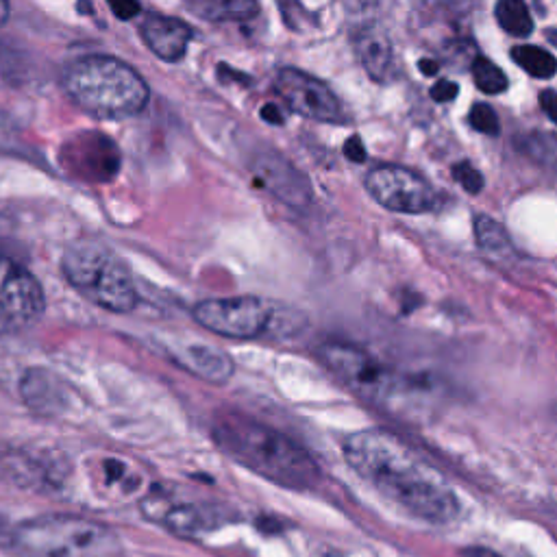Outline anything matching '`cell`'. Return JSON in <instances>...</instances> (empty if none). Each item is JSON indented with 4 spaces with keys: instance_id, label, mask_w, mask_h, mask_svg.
I'll use <instances>...</instances> for the list:
<instances>
[{
    "instance_id": "cell-1",
    "label": "cell",
    "mask_w": 557,
    "mask_h": 557,
    "mask_svg": "<svg viewBox=\"0 0 557 557\" xmlns=\"http://www.w3.org/2000/svg\"><path fill=\"white\" fill-rule=\"evenodd\" d=\"M344 457L383 497L429 523H453L460 499L436 466L386 429H362L344 440Z\"/></svg>"
},
{
    "instance_id": "cell-2",
    "label": "cell",
    "mask_w": 557,
    "mask_h": 557,
    "mask_svg": "<svg viewBox=\"0 0 557 557\" xmlns=\"http://www.w3.org/2000/svg\"><path fill=\"white\" fill-rule=\"evenodd\" d=\"M212 436L222 453L270 484L301 492L318 486L314 457L275 427L240 412H218Z\"/></svg>"
},
{
    "instance_id": "cell-3",
    "label": "cell",
    "mask_w": 557,
    "mask_h": 557,
    "mask_svg": "<svg viewBox=\"0 0 557 557\" xmlns=\"http://www.w3.org/2000/svg\"><path fill=\"white\" fill-rule=\"evenodd\" d=\"M64 90L90 116L122 120L140 114L148 85L125 61L105 55L81 57L64 72Z\"/></svg>"
},
{
    "instance_id": "cell-4",
    "label": "cell",
    "mask_w": 557,
    "mask_h": 557,
    "mask_svg": "<svg viewBox=\"0 0 557 557\" xmlns=\"http://www.w3.org/2000/svg\"><path fill=\"white\" fill-rule=\"evenodd\" d=\"M16 557H125V544L109 525L72 514H46L9 531Z\"/></svg>"
},
{
    "instance_id": "cell-5",
    "label": "cell",
    "mask_w": 557,
    "mask_h": 557,
    "mask_svg": "<svg viewBox=\"0 0 557 557\" xmlns=\"http://www.w3.org/2000/svg\"><path fill=\"white\" fill-rule=\"evenodd\" d=\"M61 270L74 290L107 312L129 314L138 305L129 266L101 242L79 240L70 244L61 257Z\"/></svg>"
},
{
    "instance_id": "cell-6",
    "label": "cell",
    "mask_w": 557,
    "mask_h": 557,
    "mask_svg": "<svg viewBox=\"0 0 557 557\" xmlns=\"http://www.w3.org/2000/svg\"><path fill=\"white\" fill-rule=\"evenodd\" d=\"M196 323L222 338L253 340L283 327L292 333L301 323L279 318L277 309L257 296H229V299H207L194 307Z\"/></svg>"
},
{
    "instance_id": "cell-7",
    "label": "cell",
    "mask_w": 557,
    "mask_h": 557,
    "mask_svg": "<svg viewBox=\"0 0 557 557\" xmlns=\"http://www.w3.org/2000/svg\"><path fill=\"white\" fill-rule=\"evenodd\" d=\"M318 360L355 394L364 396L370 403H388L396 392V386H399V377L390 368L383 366L377 357L366 353L360 346L349 342L320 344Z\"/></svg>"
},
{
    "instance_id": "cell-8",
    "label": "cell",
    "mask_w": 557,
    "mask_h": 557,
    "mask_svg": "<svg viewBox=\"0 0 557 557\" xmlns=\"http://www.w3.org/2000/svg\"><path fill=\"white\" fill-rule=\"evenodd\" d=\"M142 512L153 523L183 538H196L212 534L214 529L225 525L229 516L220 507L203 501L183 499L164 488L148 490L142 497Z\"/></svg>"
},
{
    "instance_id": "cell-9",
    "label": "cell",
    "mask_w": 557,
    "mask_h": 557,
    "mask_svg": "<svg viewBox=\"0 0 557 557\" xmlns=\"http://www.w3.org/2000/svg\"><path fill=\"white\" fill-rule=\"evenodd\" d=\"M366 190L375 201L399 214H427L438 205L429 181L403 166H379L368 172Z\"/></svg>"
},
{
    "instance_id": "cell-10",
    "label": "cell",
    "mask_w": 557,
    "mask_h": 557,
    "mask_svg": "<svg viewBox=\"0 0 557 557\" xmlns=\"http://www.w3.org/2000/svg\"><path fill=\"white\" fill-rule=\"evenodd\" d=\"M44 312V292L29 270L0 255V333H18Z\"/></svg>"
},
{
    "instance_id": "cell-11",
    "label": "cell",
    "mask_w": 557,
    "mask_h": 557,
    "mask_svg": "<svg viewBox=\"0 0 557 557\" xmlns=\"http://www.w3.org/2000/svg\"><path fill=\"white\" fill-rule=\"evenodd\" d=\"M59 164L74 179L105 183L118 175L122 155L118 144L109 135L81 131L59 148Z\"/></svg>"
},
{
    "instance_id": "cell-12",
    "label": "cell",
    "mask_w": 557,
    "mask_h": 557,
    "mask_svg": "<svg viewBox=\"0 0 557 557\" xmlns=\"http://www.w3.org/2000/svg\"><path fill=\"white\" fill-rule=\"evenodd\" d=\"M277 94L283 98L290 111L316 122L340 125L346 120L342 103L331 92L327 83L318 81L312 74L296 68H283L277 74Z\"/></svg>"
},
{
    "instance_id": "cell-13",
    "label": "cell",
    "mask_w": 557,
    "mask_h": 557,
    "mask_svg": "<svg viewBox=\"0 0 557 557\" xmlns=\"http://www.w3.org/2000/svg\"><path fill=\"white\" fill-rule=\"evenodd\" d=\"M253 170L257 172V177L264 181L266 188L279 196L283 203H288L292 207H305L312 198L309 192V183L286 159H281L275 153L259 155L253 164Z\"/></svg>"
},
{
    "instance_id": "cell-14",
    "label": "cell",
    "mask_w": 557,
    "mask_h": 557,
    "mask_svg": "<svg viewBox=\"0 0 557 557\" xmlns=\"http://www.w3.org/2000/svg\"><path fill=\"white\" fill-rule=\"evenodd\" d=\"M22 401L40 416H61L66 412L70 394L64 383L51 370L31 368L20 381Z\"/></svg>"
},
{
    "instance_id": "cell-15",
    "label": "cell",
    "mask_w": 557,
    "mask_h": 557,
    "mask_svg": "<svg viewBox=\"0 0 557 557\" xmlns=\"http://www.w3.org/2000/svg\"><path fill=\"white\" fill-rule=\"evenodd\" d=\"M355 51L368 77L377 83H390L396 77L394 48L388 33L379 24H366L355 35Z\"/></svg>"
},
{
    "instance_id": "cell-16",
    "label": "cell",
    "mask_w": 557,
    "mask_h": 557,
    "mask_svg": "<svg viewBox=\"0 0 557 557\" xmlns=\"http://www.w3.org/2000/svg\"><path fill=\"white\" fill-rule=\"evenodd\" d=\"M142 40L151 51L170 64H177L183 59L188 44L192 40V29L183 20L166 18V16H148L142 27Z\"/></svg>"
},
{
    "instance_id": "cell-17",
    "label": "cell",
    "mask_w": 557,
    "mask_h": 557,
    "mask_svg": "<svg viewBox=\"0 0 557 557\" xmlns=\"http://www.w3.org/2000/svg\"><path fill=\"white\" fill-rule=\"evenodd\" d=\"M172 360H177L185 370L209 383H225L233 375V362L229 360V355L212 344H183L172 351Z\"/></svg>"
},
{
    "instance_id": "cell-18",
    "label": "cell",
    "mask_w": 557,
    "mask_h": 557,
    "mask_svg": "<svg viewBox=\"0 0 557 557\" xmlns=\"http://www.w3.org/2000/svg\"><path fill=\"white\" fill-rule=\"evenodd\" d=\"M94 481L96 492L109 499H131L144 486V479L133 462L122 460L118 455H107L98 460Z\"/></svg>"
},
{
    "instance_id": "cell-19",
    "label": "cell",
    "mask_w": 557,
    "mask_h": 557,
    "mask_svg": "<svg viewBox=\"0 0 557 557\" xmlns=\"http://www.w3.org/2000/svg\"><path fill=\"white\" fill-rule=\"evenodd\" d=\"M475 240L479 249L492 257H507L514 253V246L510 240V233L505 231L501 222L490 216L475 218Z\"/></svg>"
},
{
    "instance_id": "cell-20",
    "label": "cell",
    "mask_w": 557,
    "mask_h": 557,
    "mask_svg": "<svg viewBox=\"0 0 557 557\" xmlns=\"http://www.w3.org/2000/svg\"><path fill=\"white\" fill-rule=\"evenodd\" d=\"M494 16H497L501 29L514 37H527L534 31V18H531L525 0H497Z\"/></svg>"
},
{
    "instance_id": "cell-21",
    "label": "cell",
    "mask_w": 557,
    "mask_h": 557,
    "mask_svg": "<svg viewBox=\"0 0 557 557\" xmlns=\"http://www.w3.org/2000/svg\"><path fill=\"white\" fill-rule=\"evenodd\" d=\"M512 59L536 79H553L557 74V59L540 46H514Z\"/></svg>"
},
{
    "instance_id": "cell-22",
    "label": "cell",
    "mask_w": 557,
    "mask_h": 557,
    "mask_svg": "<svg viewBox=\"0 0 557 557\" xmlns=\"http://www.w3.org/2000/svg\"><path fill=\"white\" fill-rule=\"evenodd\" d=\"M518 151L534 159L540 166L553 168L557 164V138L547 131H531L518 138Z\"/></svg>"
},
{
    "instance_id": "cell-23",
    "label": "cell",
    "mask_w": 557,
    "mask_h": 557,
    "mask_svg": "<svg viewBox=\"0 0 557 557\" xmlns=\"http://www.w3.org/2000/svg\"><path fill=\"white\" fill-rule=\"evenodd\" d=\"M470 72H473V81L477 88L484 94H503L507 90V77L505 72L494 64V61L486 59V57H475L473 66H470Z\"/></svg>"
},
{
    "instance_id": "cell-24",
    "label": "cell",
    "mask_w": 557,
    "mask_h": 557,
    "mask_svg": "<svg viewBox=\"0 0 557 557\" xmlns=\"http://www.w3.org/2000/svg\"><path fill=\"white\" fill-rule=\"evenodd\" d=\"M257 14V0H209L207 3V16L214 20H253Z\"/></svg>"
},
{
    "instance_id": "cell-25",
    "label": "cell",
    "mask_w": 557,
    "mask_h": 557,
    "mask_svg": "<svg viewBox=\"0 0 557 557\" xmlns=\"http://www.w3.org/2000/svg\"><path fill=\"white\" fill-rule=\"evenodd\" d=\"M468 122H470V127L484 135H499V131H501L497 111L486 103L473 105V109H470V114H468Z\"/></svg>"
},
{
    "instance_id": "cell-26",
    "label": "cell",
    "mask_w": 557,
    "mask_h": 557,
    "mask_svg": "<svg viewBox=\"0 0 557 557\" xmlns=\"http://www.w3.org/2000/svg\"><path fill=\"white\" fill-rule=\"evenodd\" d=\"M453 179L462 185V188L468 192V194H479L481 190H484V175L470 164V162H460V164H455L453 166Z\"/></svg>"
},
{
    "instance_id": "cell-27",
    "label": "cell",
    "mask_w": 557,
    "mask_h": 557,
    "mask_svg": "<svg viewBox=\"0 0 557 557\" xmlns=\"http://www.w3.org/2000/svg\"><path fill=\"white\" fill-rule=\"evenodd\" d=\"M433 11H442L447 20H460L468 16L473 0H431Z\"/></svg>"
},
{
    "instance_id": "cell-28",
    "label": "cell",
    "mask_w": 557,
    "mask_h": 557,
    "mask_svg": "<svg viewBox=\"0 0 557 557\" xmlns=\"http://www.w3.org/2000/svg\"><path fill=\"white\" fill-rule=\"evenodd\" d=\"M107 5L120 20H131L142 11V5L138 0H107Z\"/></svg>"
},
{
    "instance_id": "cell-29",
    "label": "cell",
    "mask_w": 557,
    "mask_h": 557,
    "mask_svg": "<svg viewBox=\"0 0 557 557\" xmlns=\"http://www.w3.org/2000/svg\"><path fill=\"white\" fill-rule=\"evenodd\" d=\"M457 92H460V90H457V85L453 81L442 79V81H438L431 88V98L436 103H449V101H453V98L457 96Z\"/></svg>"
},
{
    "instance_id": "cell-30",
    "label": "cell",
    "mask_w": 557,
    "mask_h": 557,
    "mask_svg": "<svg viewBox=\"0 0 557 557\" xmlns=\"http://www.w3.org/2000/svg\"><path fill=\"white\" fill-rule=\"evenodd\" d=\"M344 155L349 157L351 162H355V164H364V162H366L368 153H366V146H364L362 140H360V135H351V138L346 140V144H344Z\"/></svg>"
},
{
    "instance_id": "cell-31",
    "label": "cell",
    "mask_w": 557,
    "mask_h": 557,
    "mask_svg": "<svg viewBox=\"0 0 557 557\" xmlns=\"http://www.w3.org/2000/svg\"><path fill=\"white\" fill-rule=\"evenodd\" d=\"M540 105L544 109V114H547L553 122H557V92L544 90L540 94Z\"/></svg>"
},
{
    "instance_id": "cell-32",
    "label": "cell",
    "mask_w": 557,
    "mask_h": 557,
    "mask_svg": "<svg viewBox=\"0 0 557 557\" xmlns=\"http://www.w3.org/2000/svg\"><path fill=\"white\" fill-rule=\"evenodd\" d=\"M14 138V127H11L5 111L0 109V148H9V142Z\"/></svg>"
},
{
    "instance_id": "cell-33",
    "label": "cell",
    "mask_w": 557,
    "mask_h": 557,
    "mask_svg": "<svg viewBox=\"0 0 557 557\" xmlns=\"http://www.w3.org/2000/svg\"><path fill=\"white\" fill-rule=\"evenodd\" d=\"M262 118H264V122H268V125H283V120H286L277 105H264Z\"/></svg>"
},
{
    "instance_id": "cell-34",
    "label": "cell",
    "mask_w": 557,
    "mask_h": 557,
    "mask_svg": "<svg viewBox=\"0 0 557 557\" xmlns=\"http://www.w3.org/2000/svg\"><path fill=\"white\" fill-rule=\"evenodd\" d=\"M418 68L423 70L427 77H433V74H438V64H436V61H431V59H420L418 61Z\"/></svg>"
},
{
    "instance_id": "cell-35",
    "label": "cell",
    "mask_w": 557,
    "mask_h": 557,
    "mask_svg": "<svg viewBox=\"0 0 557 557\" xmlns=\"http://www.w3.org/2000/svg\"><path fill=\"white\" fill-rule=\"evenodd\" d=\"M346 5H349V9L353 11H368L375 5V0H346Z\"/></svg>"
},
{
    "instance_id": "cell-36",
    "label": "cell",
    "mask_w": 557,
    "mask_h": 557,
    "mask_svg": "<svg viewBox=\"0 0 557 557\" xmlns=\"http://www.w3.org/2000/svg\"><path fill=\"white\" fill-rule=\"evenodd\" d=\"M466 557H503V555L494 553V551H490V549L475 547V549H468V551H466Z\"/></svg>"
},
{
    "instance_id": "cell-37",
    "label": "cell",
    "mask_w": 557,
    "mask_h": 557,
    "mask_svg": "<svg viewBox=\"0 0 557 557\" xmlns=\"http://www.w3.org/2000/svg\"><path fill=\"white\" fill-rule=\"evenodd\" d=\"M9 18V0H0V27L7 22Z\"/></svg>"
},
{
    "instance_id": "cell-38",
    "label": "cell",
    "mask_w": 557,
    "mask_h": 557,
    "mask_svg": "<svg viewBox=\"0 0 557 557\" xmlns=\"http://www.w3.org/2000/svg\"><path fill=\"white\" fill-rule=\"evenodd\" d=\"M314 557H344V555H342V553H338V551H333V549L320 547V549L314 553Z\"/></svg>"
},
{
    "instance_id": "cell-39",
    "label": "cell",
    "mask_w": 557,
    "mask_h": 557,
    "mask_svg": "<svg viewBox=\"0 0 557 557\" xmlns=\"http://www.w3.org/2000/svg\"><path fill=\"white\" fill-rule=\"evenodd\" d=\"M79 9H81V11H85V14H90V16L94 14V9L90 7L88 0H79Z\"/></svg>"
},
{
    "instance_id": "cell-40",
    "label": "cell",
    "mask_w": 557,
    "mask_h": 557,
    "mask_svg": "<svg viewBox=\"0 0 557 557\" xmlns=\"http://www.w3.org/2000/svg\"><path fill=\"white\" fill-rule=\"evenodd\" d=\"M547 37H549V42H551V44L557 46V31H553V29L547 31Z\"/></svg>"
}]
</instances>
